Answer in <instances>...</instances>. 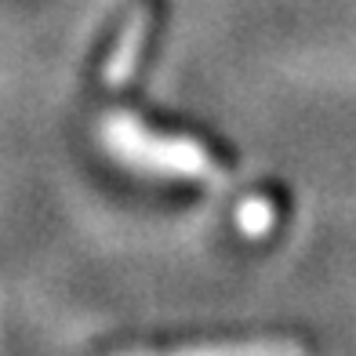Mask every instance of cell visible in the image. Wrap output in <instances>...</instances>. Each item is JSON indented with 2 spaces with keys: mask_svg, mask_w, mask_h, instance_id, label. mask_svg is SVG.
I'll return each mask as SVG.
<instances>
[{
  "mask_svg": "<svg viewBox=\"0 0 356 356\" xmlns=\"http://www.w3.org/2000/svg\"><path fill=\"white\" fill-rule=\"evenodd\" d=\"M99 138L106 153L135 175L168 178V182H197L218 193L229 189V175L215 164L200 142L149 131L135 113H106Z\"/></svg>",
  "mask_w": 356,
  "mask_h": 356,
  "instance_id": "1",
  "label": "cell"
},
{
  "mask_svg": "<svg viewBox=\"0 0 356 356\" xmlns=\"http://www.w3.org/2000/svg\"><path fill=\"white\" fill-rule=\"evenodd\" d=\"M117 356H305V349L284 338H258V342H204L178 349H127Z\"/></svg>",
  "mask_w": 356,
  "mask_h": 356,
  "instance_id": "2",
  "label": "cell"
},
{
  "mask_svg": "<svg viewBox=\"0 0 356 356\" xmlns=\"http://www.w3.org/2000/svg\"><path fill=\"white\" fill-rule=\"evenodd\" d=\"M149 22H153V15H149V8H145V4L131 11V19H127L124 33H120L117 47H113L106 70H102L109 88H124L127 80L135 76L138 58H142V47H145V37H149Z\"/></svg>",
  "mask_w": 356,
  "mask_h": 356,
  "instance_id": "3",
  "label": "cell"
},
{
  "mask_svg": "<svg viewBox=\"0 0 356 356\" xmlns=\"http://www.w3.org/2000/svg\"><path fill=\"white\" fill-rule=\"evenodd\" d=\"M273 222H277V211H273V204L266 197H244L236 207V225L244 236H266L273 229Z\"/></svg>",
  "mask_w": 356,
  "mask_h": 356,
  "instance_id": "4",
  "label": "cell"
}]
</instances>
